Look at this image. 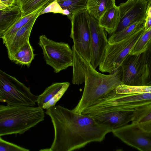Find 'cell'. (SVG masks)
Returning <instances> with one entry per match:
<instances>
[{"label": "cell", "instance_id": "17", "mask_svg": "<svg viewBox=\"0 0 151 151\" xmlns=\"http://www.w3.org/2000/svg\"><path fill=\"white\" fill-rule=\"evenodd\" d=\"M73 73L72 83L79 85L85 81V72L90 62L85 60L73 46Z\"/></svg>", "mask_w": 151, "mask_h": 151}, {"label": "cell", "instance_id": "33", "mask_svg": "<svg viewBox=\"0 0 151 151\" xmlns=\"http://www.w3.org/2000/svg\"><path fill=\"white\" fill-rule=\"evenodd\" d=\"M144 27L145 30H147L151 27V17H146Z\"/></svg>", "mask_w": 151, "mask_h": 151}, {"label": "cell", "instance_id": "27", "mask_svg": "<svg viewBox=\"0 0 151 151\" xmlns=\"http://www.w3.org/2000/svg\"><path fill=\"white\" fill-rule=\"evenodd\" d=\"M115 90L117 93L124 94L151 93V86H129L122 84L117 86Z\"/></svg>", "mask_w": 151, "mask_h": 151}, {"label": "cell", "instance_id": "7", "mask_svg": "<svg viewBox=\"0 0 151 151\" xmlns=\"http://www.w3.org/2000/svg\"><path fill=\"white\" fill-rule=\"evenodd\" d=\"M147 47L143 52L129 54L122 62V83L129 86H147L150 74Z\"/></svg>", "mask_w": 151, "mask_h": 151}, {"label": "cell", "instance_id": "20", "mask_svg": "<svg viewBox=\"0 0 151 151\" xmlns=\"http://www.w3.org/2000/svg\"><path fill=\"white\" fill-rule=\"evenodd\" d=\"M35 56L33 49L29 41L13 55L10 60L16 64L29 66Z\"/></svg>", "mask_w": 151, "mask_h": 151}, {"label": "cell", "instance_id": "6", "mask_svg": "<svg viewBox=\"0 0 151 151\" xmlns=\"http://www.w3.org/2000/svg\"><path fill=\"white\" fill-rule=\"evenodd\" d=\"M38 44L46 63L52 68L55 73L73 66V51L68 43L53 41L42 35L39 37Z\"/></svg>", "mask_w": 151, "mask_h": 151}, {"label": "cell", "instance_id": "5", "mask_svg": "<svg viewBox=\"0 0 151 151\" xmlns=\"http://www.w3.org/2000/svg\"><path fill=\"white\" fill-rule=\"evenodd\" d=\"M144 30L143 25L124 39L112 44L109 43L99 66V70L111 74L116 70L129 54Z\"/></svg>", "mask_w": 151, "mask_h": 151}, {"label": "cell", "instance_id": "4", "mask_svg": "<svg viewBox=\"0 0 151 151\" xmlns=\"http://www.w3.org/2000/svg\"><path fill=\"white\" fill-rule=\"evenodd\" d=\"M38 96L29 87L0 70V102L12 106H35Z\"/></svg>", "mask_w": 151, "mask_h": 151}, {"label": "cell", "instance_id": "1", "mask_svg": "<svg viewBox=\"0 0 151 151\" xmlns=\"http://www.w3.org/2000/svg\"><path fill=\"white\" fill-rule=\"evenodd\" d=\"M54 136L49 148L40 151H71L93 142H101L112 130L97 123L91 117L58 105L46 109Z\"/></svg>", "mask_w": 151, "mask_h": 151}, {"label": "cell", "instance_id": "31", "mask_svg": "<svg viewBox=\"0 0 151 151\" xmlns=\"http://www.w3.org/2000/svg\"><path fill=\"white\" fill-rule=\"evenodd\" d=\"M147 48L149 55L150 69L149 77L147 86H151V40L148 44Z\"/></svg>", "mask_w": 151, "mask_h": 151}, {"label": "cell", "instance_id": "10", "mask_svg": "<svg viewBox=\"0 0 151 151\" xmlns=\"http://www.w3.org/2000/svg\"><path fill=\"white\" fill-rule=\"evenodd\" d=\"M114 135L126 144L141 151H151V132L132 123L112 130Z\"/></svg>", "mask_w": 151, "mask_h": 151}, {"label": "cell", "instance_id": "34", "mask_svg": "<svg viewBox=\"0 0 151 151\" xmlns=\"http://www.w3.org/2000/svg\"><path fill=\"white\" fill-rule=\"evenodd\" d=\"M146 17H151V6L147 10Z\"/></svg>", "mask_w": 151, "mask_h": 151}, {"label": "cell", "instance_id": "18", "mask_svg": "<svg viewBox=\"0 0 151 151\" xmlns=\"http://www.w3.org/2000/svg\"><path fill=\"white\" fill-rule=\"evenodd\" d=\"M132 123L143 130L151 132V104L134 109Z\"/></svg>", "mask_w": 151, "mask_h": 151}, {"label": "cell", "instance_id": "21", "mask_svg": "<svg viewBox=\"0 0 151 151\" xmlns=\"http://www.w3.org/2000/svg\"><path fill=\"white\" fill-rule=\"evenodd\" d=\"M55 0H17L16 4L19 7L23 17L48 5Z\"/></svg>", "mask_w": 151, "mask_h": 151}, {"label": "cell", "instance_id": "23", "mask_svg": "<svg viewBox=\"0 0 151 151\" xmlns=\"http://www.w3.org/2000/svg\"><path fill=\"white\" fill-rule=\"evenodd\" d=\"M66 83V82L55 83L47 87L42 93L37 96L38 106L42 108L43 105L58 93Z\"/></svg>", "mask_w": 151, "mask_h": 151}, {"label": "cell", "instance_id": "22", "mask_svg": "<svg viewBox=\"0 0 151 151\" xmlns=\"http://www.w3.org/2000/svg\"><path fill=\"white\" fill-rule=\"evenodd\" d=\"M58 3L64 11V15L70 20L76 12L86 9L87 0H57Z\"/></svg>", "mask_w": 151, "mask_h": 151}, {"label": "cell", "instance_id": "29", "mask_svg": "<svg viewBox=\"0 0 151 151\" xmlns=\"http://www.w3.org/2000/svg\"><path fill=\"white\" fill-rule=\"evenodd\" d=\"M0 151H29V150L4 140L0 136Z\"/></svg>", "mask_w": 151, "mask_h": 151}, {"label": "cell", "instance_id": "35", "mask_svg": "<svg viewBox=\"0 0 151 151\" xmlns=\"http://www.w3.org/2000/svg\"><path fill=\"white\" fill-rule=\"evenodd\" d=\"M150 6H151V0H149L148 1L147 10Z\"/></svg>", "mask_w": 151, "mask_h": 151}, {"label": "cell", "instance_id": "12", "mask_svg": "<svg viewBox=\"0 0 151 151\" xmlns=\"http://www.w3.org/2000/svg\"><path fill=\"white\" fill-rule=\"evenodd\" d=\"M92 56L90 63L95 69L99 66L109 43L105 30L100 26L98 20L89 15Z\"/></svg>", "mask_w": 151, "mask_h": 151}, {"label": "cell", "instance_id": "3", "mask_svg": "<svg viewBox=\"0 0 151 151\" xmlns=\"http://www.w3.org/2000/svg\"><path fill=\"white\" fill-rule=\"evenodd\" d=\"M38 106L0 105V136L21 134L44 120Z\"/></svg>", "mask_w": 151, "mask_h": 151}, {"label": "cell", "instance_id": "37", "mask_svg": "<svg viewBox=\"0 0 151 151\" xmlns=\"http://www.w3.org/2000/svg\"><path fill=\"white\" fill-rule=\"evenodd\" d=\"M17 1V0H16Z\"/></svg>", "mask_w": 151, "mask_h": 151}, {"label": "cell", "instance_id": "8", "mask_svg": "<svg viewBox=\"0 0 151 151\" xmlns=\"http://www.w3.org/2000/svg\"><path fill=\"white\" fill-rule=\"evenodd\" d=\"M70 37L76 51L90 63L92 56L91 40L89 25V14L86 9L74 14L70 20Z\"/></svg>", "mask_w": 151, "mask_h": 151}, {"label": "cell", "instance_id": "2", "mask_svg": "<svg viewBox=\"0 0 151 151\" xmlns=\"http://www.w3.org/2000/svg\"><path fill=\"white\" fill-rule=\"evenodd\" d=\"M85 75V84L82 95L77 105L73 109L79 114L122 84L121 66L112 73L105 75L97 71L90 63Z\"/></svg>", "mask_w": 151, "mask_h": 151}, {"label": "cell", "instance_id": "15", "mask_svg": "<svg viewBox=\"0 0 151 151\" xmlns=\"http://www.w3.org/2000/svg\"><path fill=\"white\" fill-rule=\"evenodd\" d=\"M22 17L21 11L17 4L0 10V37Z\"/></svg>", "mask_w": 151, "mask_h": 151}, {"label": "cell", "instance_id": "13", "mask_svg": "<svg viewBox=\"0 0 151 151\" xmlns=\"http://www.w3.org/2000/svg\"><path fill=\"white\" fill-rule=\"evenodd\" d=\"M134 109L115 110L90 114L98 124L112 130L121 128L132 122Z\"/></svg>", "mask_w": 151, "mask_h": 151}, {"label": "cell", "instance_id": "32", "mask_svg": "<svg viewBox=\"0 0 151 151\" xmlns=\"http://www.w3.org/2000/svg\"><path fill=\"white\" fill-rule=\"evenodd\" d=\"M0 3H2L7 7L12 6L16 4L17 0H0Z\"/></svg>", "mask_w": 151, "mask_h": 151}, {"label": "cell", "instance_id": "16", "mask_svg": "<svg viewBox=\"0 0 151 151\" xmlns=\"http://www.w3.org/2000/svg\"><path fill=\"white\" fill-rule=\"evenodd\" d=\"M120 20L119 7L115 4L108 9L98 21L99 25L110 35L116 29Z\"/></svg>", "mask_w": 151, "mask_h": 151}, {"label": "cell", "instance_id": "25", "mask_svg": "<svg viewBox=\"0 0 151 151\" xmlns=\"http://www.w3.org/2000/svg\"><path fill=\"white\" fill-rule=\"evenodd\" d=\"M145 22V20L137 22L126 27L117 33L111 35L108 39L109 43L112 44L124 39L143 26Z\"/></svg>", "mask_w": 151, "mask_h": 151}, {"label": "cell", "instance_id": "28", "mask_svg": "<svg viewBox=\"0 0 151 151\" xmlns=\"http://www.w3.org/2000/svg\"><path fill=\"white\" fill-rule=\"evenodd\" d=\"M70 85L69 82L66 83L62 88L49 101L44 104L42 106L43 109H47L50 107L55 106L56 103L62 97L67 90Z\"/></svg>", "mask_w": 151, "mask_h": 151}, {"label": "cell", "instance_id": "36", "mask_svg": "<svg viewBox=\"0 0 151 151\" xmlns=\"http://www.w3.org/2000/svg\"><path fill=\"white\" fill-rule=\"evenodd\" d=\"M139 0L148 1L149 0Z\"/></svg>", "mask_w": 151, "mask_h": 151}, {"label": "cell", "instance_id": "26", "mask_svg": "<svg viewBox=\"0 0 151 151\" xmlns=\"http://www.w3.org/2000/svg\"><path fill=\"white\" fill-rule=\"evenodd\" d=\"M151 40V27L147 30H145L129 54H135L143 52Z\"/></svg>", "mask_w": 151, "mask_h": 151}, {"label": "cell", "instance_id": "14", "mask_svg": "<svg viewBox=\"0 0 151 151\" xmlns=\"http://www.w3.org/2000/svg\"><path fill=\"white\" fill-rule=\"evenodd\" d=\"M47 6H42L35 16L18 30L14 35L4 44L7 49L8 58L10 60L13 55L29 41L32 28L36 19L40 16V12Z\"/></svg>", "mask_w": 151, "mask_h": 151}, {"label": "cell", "instance_id": "9", "mask_svg": "<svg viewBox=\"0 0 151 151\" xmlns=\"http://www.w3.org/2000/svg\"><path fill=\"white\" fill-rule=\"evenodd\" d=\"M151 104V93L121 94L115 89L110 91L95 104L99 111L115 110L135 109Z\"/></svg>", "mask_w": 151, "mask_h": 151}, {"label": "cell", "instance_id": "19", "mask_svg": "<svg viewBox=\"0 0 151 151\" xmlns=\"http://www.w3.org/2000/svg\"><path fill=\"white\" fill-rule=\"evenodd\" d=\"M115 5V0H87L86 10L91 16L99 20L108 9Z\"/></svg>", "mask_w": 151, "mask_h": 151}, {"label": "cell", "instance_id": "24", "mask_svg": "<svg viewBox=\"0 0 151 151\" xmlns=\"http://www.w3.org/2000/svg\"><path fill=\"white\" fill-rule=\"evenodd\" d=\"M41 8L31 14L22 17L18 22L0 37L2 39L3 43L4 44L9 41L18 30L35 16Z\"/></svg>", "mask_w": 151, "mask_h": 151}, {"label": "cell", "instance_id": "11", "mask_svg": "<svg viewBox=\"0 0 151 151\" xmlns=\"http://www.w3.org/2000/svg\"><path fill=\"white\" fill-rule=\"evenodd\" d=\"M147 3L148 1L127 0L121 3L119 6L120 22L116 29L112 34L117 33L135 22L145 21Z\"/></svg>", "mask_w": 151, "mask_h": 151}, {"label": "cell", "instance_id": "30", "mask_svg": "<svg viewBox=\"0 0 151 151\" xmlns=\"http://www.w3.org/2000/svg\"><path fill=\"white\" fill-rule=\"evenodd\" d=\"M49 12L58 13L63 15L64 10L59 4L57 0H55L42 10L39 15Z\"/></svg>", "mask_w": 151, "mask_h": 151}]
</instances>
